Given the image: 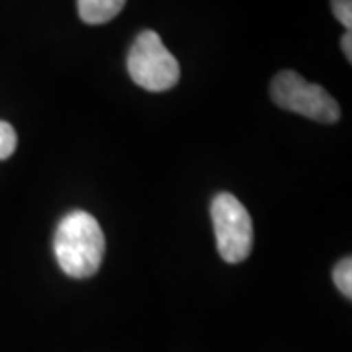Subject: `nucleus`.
<instances>
[{
	"instance_id": "nucleus-1",
	"label": "nucleus",
	"mask_w": 352,
	"mask_h": 352,
	"mask_svg": "<svg viewBox=\"0 0 352 352\" xmlns=\"http://www.w3.org/2000/svg\"><path fill=\"white\" fill-rule=\"evenodd\" d=\"M53 249L65 274L71 278L94 276L106 252L104 231L94 215L75 210L59 221Z\"/></svg>"
},
{
	"instance_id": "nucleus-2",
	"label": "nucleus",
	"mask_w": 352,
	"mask_h": 352,
	"mask_svg": "<svg viewBox=\"0 0 352 352\" xmlns=\"http://www.w3.org/2000/svg\"><path fill=\"white\" fill-rule=\"evenodd\" d=\"M127 73L138 87L149 92H164L176 87L180 65L157 32L143 30L127 55Z\"/></svg>"
},
{
	"instance_id": "nucleus-3",
	"label": "nucleus",
	"mask_w": 352,
	"mask_h": 352,
	"mask_svg": "<svg viewBox=\"0 0 352 352\" xmlns=\"http://www.w3.org/2000/svg\"><path fill=\"white\" fill-rule=\"evenodd\" d=\"M270 96L282 110L300 113L321 124H335L340 118L337 100L319 85L307 82L296 71H282L272 78Z\"/></svg>"
},
{
	"instance_id": "nucleus-4",
	"label": "nucleus",
	"mask_w": 352,
	"mask_h": 352,
	"mask_svg": "<svg viewBox=\"0 0 352 352\" xmlns=\"http://www.w3.org/2000/svg\"><path fill=\"white\" fill-rule=\"evenodd\" d=\"M217 251L226 263H243L252 251V219L233 194L221 192L212 201Z\"/></svg>"
},
{
	"instance_id": "nucleus-5",
	"label": "nucleus",
	"mask_w": 352,
	"mask_h": 352,
	"mask_svg": "<svg viewBox=\"0 0 352 352\" xmlns=\"http://www.w3.org/2000/svg\"><path fill=\"white\" fill-rule=\"evenodd\" d=\"M127 0H76L78 16L92 25L106 24L124 10Z\"/></svg>"
},
{
	"instance_id": "nucleus-6",
	"label": "nucleus",
	"mask_w": 352,
	"mask_h": 352,
	"mask_svg": "<svg viewBox=\"0 0 352 352\" xmlns=\"http://www.w3.org/2000/svg\"><path fill=\"white\" fill-rule=\"evenodd\" d=\"M333 280L337 284L339 292L344 298H352V261L351 256L342 258L340 263H337L335 270H333Z\"/></svg>"
},
{
	"instance_id": "nucleus-7",
	"label": "nucleus",
	"mask_w": 352,
	"mask_h": 352,
	"mask_svg": "<svg viewBox=\"0 0 352 352\" xmlns=\"http://www.w3.org/2000/svg\"><path fill=\"white\" fill-rule=\"evenodd\" d=\"M18 147V135L8 122H0V161L8 159Z\"/></svg>"
},
{
	"instance_id": "nucleus-8",
	"label": "nucleus",
	"mask_w": 352,
	"mask_h": 352,
	"mask_svg": "<svg viewBox=\"0 0 352 352\" xmlns=\"http://www.w3.org/2000/svg\"><path fill=\"white\" fill-rule=\"evenodd\" d=\"M331 6H333V14L337 16V20L351 32L352 0H331Z\"/></svg>"
},
{
	"instance_id": "nucleus-9",
	"label": "nucleus",
	"mask_w": 352,
	"mask_h": 352,
	"mask_svg": "<svg viewBox=\"0 0 352 352\" xmlns=\"http://www.w3.org/2000/svg\"><path fill=\"white\" fill-rule=\"evenodd\" d=\"M340 47H342V53L346 55V59L352 61V34L351 32H346L342 39H340Z\"/></svg>"
}]
</instances>
